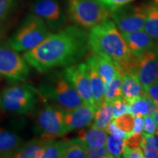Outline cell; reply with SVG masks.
Segmentation results:
<instances>
[{"mask_svg":"<svg viewBox=\"0 0 158 158\" xmlns=\"http://www.w3.org/2000/svg\"><path fill=\"white\" fill-rule=\"evenodd\" d=\"M116 125L122 131L127 133H130L133 131L134 124V116L127 113L115 118L114 120Z\"/></svg>","mask_w":158,"mask_h":158,"instance_id":"f1b7e54d","label":"cell"},{"mask_svg":"<svg viewBox=\"0 0 158 158\" xmlns=\"http://www.w3.org/2000/svg\"><path fill=\"white\" fill-rule=\"evenodd\" d=\"M64 78L73 86L85 105L95 111V107L89 74V67L86 63H74L64 67L62 70Z\"/></svg>","mask_w":158,"mask_h":158,"instance_id":"30bf717a","label":"cell"},{"mask_svg":"<svg viewBox=\"0 0 158 158\" xmlns=\"http://www.w3.org/2000/svg\"><path fill=\"white\" fill-rule=\"evenodd\" d=\"M143 29L158 46V8L155 5H149Z\"/></svg>","mask_w":158,"mask_h":158,"instance_id":"603a6c76","label":"cell"},{"mask_svg":"<svg viewBox=\"0 0 158 158\" xmlns=\"http://www.w3.org/2000/svg\"><path fill=\"white\" fill-rule=\"evenodd\" d=\"M113 118H116L122 114L130 113L129 103L123 98L114 100L111 102Z\"/></svg>","mask_w":158,"mask_h":158,"instance_id":"4dcf8cb0","label":"cell"},{"mask_svg":"<svg viewBox=\"0 0 158 158\" xmlns=\"http://www.w3.org/2000/svg\"><path fill=\"white\" fill-rule=\"evenodd\" d=\"M149 5L127 4L110 11V15L121 33L141 30L143 29Z\"/></svg>","mask_w":158,"mask_h":158,"instance_id":"9c48e42d","label":"cell"},{"mask_svg":"<svg viewBox=\"0 0 158 158\" xmlns=\"http://www.w3.org/2000/svg\"><path fill=\"white\" fill-rule=\"evenodd\" d=\"M143 130V117L142 116H135L133 129L132 132L141 133Z\"/></svg>","mask_w":158,"mask_h":158,"instance_id":"f35d334b","label":"cell"},{"mask_svg":"<svg viewBox=\"0 0 158 158\" xmlns=\"http://www.w3.org/2000/svg\"><path fill=\"white\" fill-rule=\"evenodd\" d=\"M105 130L107 132L108 134H113V135H120V136H122V137H124L125 138H127L128 135V133L122 131V130H120L119 128H118L117 126L116 125L114 121L110 122Z\"/></svg>","mask_w":158,"mask_h":158,"instance_id":"74e56055","label":"cell"},{"mask_svg":"<svg viewBox=\"0 0 158 158\" xmlns=\"http://www.w3.org/2000/svg\"><path fill=\"white\" fill-rule=\"evenodd\" d=\"M143 140V135L139 133L131 132L128 134L127 137L125 138L126 147L129 149H134V148L141 147L142 142Z\"/></svg>","mask_w":158,"mask_h":158,"instance_id":"1f68e13d","label":"cell"},{"mask_svg":"<svg viewBox=\"0 0 158 158\" xmlns=\"http://www.w3.org/2000/svg\"><path fill=\"white\" fill-rule=\"evenodd\" d=\"M88 50V33L75 25L50 33L40 44L24 52L23 57L29 66L43 73L77 63Z\"/></svg>","mask_w":158,"mask_h":158,"instance_id":"6da1fadb","label":"cell"},{"mask_svg":"<svg viewBox=\"0 0 158 158\" xmlns=\"http://www.w3.org/2000/svg\"><path fill=\"white\" fill-rule=\"evenodd\" d=\"M36 103V92L27 85H12L0 92V108L10 113H29L34 109Z\"/></svg>","mask_w":158,"mask_h":158,"instance_id":"8992f818","label":"cell"},{"mask_svg":"<svg viewBox=\"0 0 158 158\" xmlns=\"http://www.w3.org/2000/svg\"><path fill=\"white\" fill-rule=\"evenodd\" d=\"M86 64L98 73L105 84H107L116 75L120 73L116 65L110 59L94 53L86 59Z\"/></svg>","mask_w":158,"mask_h":158,"instance_id":"9a60e30c","label":"cell"},{"mask_svg":"<svg viewBox=\"0 0 158 158\" xmlns=\"http://www.w3.org/2000/svg\"><path fill=\"white\" fill-rule=\"evenodd\" d=\"M37 92L64 111L84 104L73 86L62 73H54L46 77L40 85Z\"/></svg>","mask_w":158,"mask_h":158,"instance_id":"3957f363","label":"cell"},{"mask_svg":"<svg viewBox=\"0 0 158 158\" xmlns=\"http://www.w3.org/2000/svg\"><path fill=\"white\" fill-rule=\"evenodd\" d=\"M135 57V76L146 89L158 82V46Z\"/></svg>","mask_w":158,"mask_h":158,"instance_id":"8fae6325","label":"cell"},{"mask_svg":"<svg viewBox=\"0 0 158 158\" xmlns=\"http://www.w3.org/2000/svg\"><path fill=\"white\" fill-rule=\"evenodd\" d=\"M94 110L83 104L68 111H64V124L67 133L76 129H81L92 123Z\"/></svg>","mask_w":158,"mask_h":158,"instance_id":"4fadbf2b","label":"cell"},{"mask_svg":"<svg viewBox=\"0 0 158 158\" xmlns=\"http://www.w3.org/2000/svg\"><path fill=\"white\" fill-rule=\"evenodd\" d=\"M145 96L158 103V82L152 84L146 89Z\"/></svg>","mask_w":158,"mask_h":158,"instance_id":"8d00e7d4","label":"cell"},{"mask_svg":"<svg viewBox=\"0 0 158 158\" xmlns=\"http://www.w3.org/2000/svg\"><path fill=\"white\" fill-rule=\"evenodd\" d=\"M63 158H86L83 143L77 138L67 140L66 147L63 152Z\"/></svg>","mask_w":158,"mask_h":158,"instance_id":"4316f807","label":"cell"},{"mask_svg":"<svg viewBox=\"0 0 158 158\" xmlns=\"http://www.w3.org/2000/svg\"><path fill=\"white\" fill-rule=\"evenodd\" d=\"M15 5V0H0V37L5 33L6 23Z\"/></svg>","mask_w":158,"mask_h":158,"instance_id":"83f0119b","label":"cell"},{"mask_svg":"<svg viewBox=\"0 0 158 158\" xmlns=\"http://www.w3.org/2000/svg\"><path fill=\"white\" fill-rule=\"evenodd\" d=\"M155 5L158 8V0H155Z\"/></svg>","mask_w":158,"mask_h":158,"instance_id":"b9f144b4","label":"cell"},{"mask_svg":"<svg viewBox=\"0 0 158 158\" xmlns=\"http://www.w3.org/2000/svg\"><path fill=\"white\" fill-rule=\"evenodd\" d=\"M122 157L126 158H143V153L141 147L134 148V149H129L125 147L124 150Z\"/></svg>","mask_w":158,"mask_h":158,"instance_id":"d590c367","label":"cell"},{"mask_svg":"<svg viewBox=\"0 0 158 158\" xmlns=\"http://www.w3.org/2000/svg\"><path fill=\"white\" fill-rule=\"evenodd\" d=\"M46 141L40 138L23 143L13 158H40L41 151Z\"/></svg>","mask_w":158,"mask_h":158,"instance_id":"ffe728a7","label":"cell"},{"mask_svg":"<svg viewBox=\"0 0 158 158\" xmlns=\"http://www.w3.org/2000/svg\"><path fill=\"white\" fill-rule=\"evenodd\" d=\"M122 97L128 103L145 95V89L133 74L122 75Z\"/></svg>","mask_w":158,"mask_h":158,"instance_id":"2e32d148","label":"cell"},{"mask_svg":"<svg viewBox=\"0 0 158 158\" xmlns=\"http://www.w3.org/2000/svg\"><path fill=\"white\" fill-rule=\"evenodd\" d=\"M29 75V65L24 57L10 45H0V76L12 81L23 82Z\"/></svg>","mask_w":158,"mask_h":158,"instance_id":"ba28073f","label":"cell"},{"mask_svg":"<svg viewBox=\"0 0 158 158\" xmlns=\"http://www.w3.org/2000/svg\"><path fill=\"white\" fill-rule=\"evenodd\" d=\"M106 149L111 157H122L126 147L125 138L110 134L108 135L106 144Z\"/></svg>","mask_w":158,"mask_h":158,"instance_id":"484cf974","label":"cell"},{"mask_svg":"<svg viewBox=\"0 0 158 158\" xmlns=\"http://www.w3.org/2000/svg\"><path fill=\"white\" fill-rule=\"evenodd\" d=\"M113 118L111 103L102 102L101 106L94 111L92 127L100 130H106Z\"/></svg>","mask_w":158,"mask_h":158,"instance_id":"7402d4cb","label":"cell"},{"mask_svg":"<svg viewBox=\"0 0 158 158\" xmlns=\"http://www.w3.org/2000/svg\"><path fill=\"white\" fill-rule=\"evenodd\" d=\"M157 130V124L152 116H143V133L152 135Z\"/></svg>","mask_w":158,"mask_h":158,"instance_id":"e575fe53","label":"cell"},{"mask_svg":"<svg viewBox=\"0 0 158 158\" xmlns=\"http://www.w3.org/2000/svg\"><path fill=\"white\" fill-rule=\"evenodd\" d=\"M49 34V29L44 21L31 14L9 40L8 45L18 52H26L40 44Z\"/></svg>","mask_w":158,"mask_h":158,"instance_id":"277c9868","label":"cell"},{"mask_svg":"<svg viewBox=\"0 0 158 158\" xmlns=\"http://www.w3.org/2000/svg\"><path fill=\"white\" fill-rule=\"evenodd\" d=\"M122 35L130 51L134 56H138L157 46L152 37L142 29L131 32L122 33Z\"/></svg>","mask_w":158,"mask_h":158,"instance_id":"5bb4252c","label":"cell"},{"mask_svg":"<svg viewBox=\"0 0 158 158\" xmlns=\"http://www.w3.org/2000/svg\"><path fill=\"white\" fill-rule=\"evenodd\" d=\"M122 75L118 73L109 83L105 85L103 102L111 103L114 100L122 97Z\"/></svg>","mask_w":158,"mask_h":158,"instance_id":"cb8c5ba5","label":"cell"},{"mask_svg":"<svg viewBox=\"0 0 158 158\" xmlns=\"http://www.w3.org/2000/svg\"><path fill=\"white\" fill-rule=\"evenodd\" d=\"M158 108V103L145 95L129 103L130 114L133 116H152Z\"/></svg>","mask_w":158,"mask_h":158,"instance_id":"d6986e66","label":"cell"},{"mask_svg":"<svg viewBox=\"0 0 158 158\" xmlns=\"http://www.w3.org/2000/svg\"><path fill=\"white\" fill-rule=\"evenodd\" d=\"M89 74L92 98H93L96 110L103 102V94L106 84L101 77L98 74V73L90 67H89Z\"/></svg>","mask_w":158,"mask_h":158,"instance_id":"44dd1931","label":"cell"},{"mask_svg":"<svg viewBox=\"0 0 158 158\" xmlns=\"http://www.w3.org/2000/svg\"><path fill=\"white\" fill-rule=\"evenodd\" d=\"M66 144L67 140L54 141V139L47 141L43 148L42 151H41L40 158L62 157Z\"/></svg>","mask_w":158,"mask_h":158,"instance_id":"d4e9b609","label":"cell"},{"mask_svg":"<svg viewBox=\"0 0 158 158\" xmlns=\"http://www.w3.org/2000/svg\"><path fill=\"white\" fill-rule=\"evenodd\" d=\"M152 117L154 118V120H155V122H156V124H157V128H158V108L156 110V111L154 113V114L152 115Z\"/></svg>","mask_w":158,"mask_h":158,"instance_id":"60d3db41","label":"cell"},{"mask_svg":"<svg viewBox=\"0 0 158 158\" xmlns=\"http://www.w3.org/2000/svg\"><path fill=\"white\" fill-rule=\"evenodd\" d=\"M141 147L143 150V157L158 158V149L152 143H149V142L146 141L144 138Z\"/></svg>","mask_w":158,"mask_h":158,"instance_id":"d6a6232c","label":"cell"},{"mask_svg":"<svg viewBox=\"0 0 158 158\" xmlns=\"http://www.w3.org/2000/svg\"><path fill=\"white\" fill-rule=\"evenodd\" d=\"M83 143V142H82ZM86 152V157L88 158H111L108 153L106 146L101 147H91L83 143Z\"/></svg>","mask_w":158,"mask_h":158,"instance_id":"f546056e","label":"cell"},{"mask_svg":"<svg viewBox=\"0 0 158 158\" xmlns=\"http://www.w3.org/2000/svg\"><path fill=\"white\" fill-rule=\"evenodd\" d=\"M88 45L92 53L110 59L122 75L134 73L135 56L130 51L117 27L109 19L91 29Z\"/></svg>","mask_w":158,"mask_h":158,"instance_id":"7a4b0ae2","label":"cell"},{"mask_svg":"<svg viewBox=\"0 0 158 158\" xmlns=\"http://www.w3.org/2000/svg\"><path fill=\"white\" fill-rule=\"evenodd\" d=\"M31 11L52 31L59 30L65 23V15L57 0H35Z\"/></svg>","mask_w":158,"mask_h":158,"instance_id":"7c38bea8","label":"cell"},{"mask_svg":"<svg viewBox=\"0 0 158 158\" xmlns=\"http://www.w3.org/2000/svg\"><path fill=\"white\" fill-rule=\"evenodd\" d=\"M45 103L38 110L35 119V128L41 138L54 140L67 133L64 124V110L54 103Z\"/></svg>","mask_w":158,"mask_h":158,"instance_id":"52a82bcc","label":"cell"},{"mask_svg":"<svg viewBox=\"0 0 158 158\" xmlns=\"http://www.w3.org/2000/svg\"><path fill=\"white\" fill-rule=\"evenodd\" d=\"M22 144L23 141L19 135L0 127V157H13Z\"/></svg>","mask_w":158,"mask_h":158,"instance_id":"e0dca14e","label":"cell"},{"mask_svg":"<svg viewBox=\"0 0 158 158\" xmlns=\"http://www.w3.org/2000/svg\"><path fill=\"white\" fill-rule=\"evenodd\" d=\"M152 137H153L154 145H155V147L158 149V128L155 131V133L152 135Z\"/></svg>","mask_w":158,"mask_h":158,"instance_id":"ab89813d","label":"cell"},{"mask_svg":"<svg viewBox=\"0 0 158 158\" xmlns=\"http://www.w3.org/2000/svg\"><path fill=\"white\" fill-rule=\"evenodd\" d=\"M108 133L106 130L90 127L82 129L78 132V138L83 143L91 147H101L106 144Z\"/></svg>","mask_w":158,"mask_h":158,"instance_id":"ac0fdd59","label":"cell"},{"mask_svg":"<svg viewBox=\"0 0 158 158\" xmlns=\"http://www.w3.org/2000/svg\"><path fill=\"white\" fill-rule=\"evenodd\" d=\"M67 10L72 22L86 29H92L110 15V11L98 0H68Z\"/></svg>","mask_w":158,"mask_h":158,"instance_id":"5b68a950","label":"cell"},{"mask_svg":"<svg viewBox=\"0 0 158 158\" xmlns=\"http://www.w3.org/2000/svg\"><path fill=\"white\" fill-rule=\"evenodd\" d=\"M98 1L110 12L118 7L127 5L134 0H98Z\"/></svg>","mask_w":158,"mask_h":158,"instance_id":"836d02e7","label":"cell"}]
</instances>
